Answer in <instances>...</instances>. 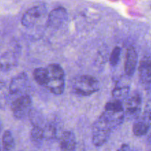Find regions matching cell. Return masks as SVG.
I'll list each match as a JSON object with an SVG mask.
<instances>
[{"instance_id":"7a4b0ae2","label":"cell","mask_w":151,"mask_h":151,"mask_svg":"<svg viewBox=\"0 0 151 151\" xmlns=\"http://www.w3.org/2000/svg\"><path fill=\"white\" fill-rule=\"evenodd\" d=\"M100 84L94 76L88 75H78L73 79L72 84V91L76 95L88 97L98 91Z\"/></svg>"},{"instance_id":"6da1fadb","label":"cell","mask_w":151,"mask_h":151,"mask_svg":"<svg viewBox=\"0 0 151 151\" xmlns=\"http://www.w3.org/2000/svg\"><path fill=\"white\" fill-rule=\"evenodd\" d=\"M47 78L45 88L55 95H60L65 89V73L58 63H52L47 66Z\"/></svg>"},{"instance_id":"9c48e42d","label":"cell","mask_w":151,"mask_h":151,"mask_svg":"<svg viewBox=\"0 0 151 151\" xmlns=\"http://www.w3.org/2000/svg\"><path fill=\"white\" fill-rule=\"evenodd\" d=\"M139 78L145 89H151V59L149 58H145L140 63Z\"/></svg>"},{"instance_id":"ba28073f","label":"cell","mask_w":151,"mask_h":151,"mask_svg":"<svg viewBox=\"0 0 151 151\" xmlns=\"http://www.w3.org/2000/svg\"><path fill=\"white\" fill-rule=\"evenodd\" d=\"M68 19V13L64 7L53 9L47 18V25L50 29L57 30L65 24Z\"/></svg>"},{"instance_id":"2e32d148","label":"cell","mask_w":151,"mask_h":151,"mask_svg":"<svg viewBox=\"0 0 151 151\" xmlns=\"http://www.w3.org/2000/svg\"><path fill=\"white\" fill-rule=\"evenodd\" d=\"M44 140H45L44 128H41L40 125H33L30 131V141L32 144L36 148H40L42 146Z\"/></svg>"},{"instance_id":"5b68a950","label":"cell","mask_w":151,"mask_h":151,"mask_svg":"<svg viewBox=\"0 0 151 151\" xmlns=\"http://www.w3.org/2000/svg\"><path fill=\"white\" fill-rule=\"evenodd\" d=\"M48 16L47 6L44 4L35 5L28 9L22 18V24L26 28H32Z\"/></svg>"},{"instance_id":"d6986e66","label":"cell","mask_w":151,"mask_h":151,"mask_svg":"<svg viewBox=\"0 0 151 151\" xmlns=\"http://www.w3.org/2000/svg\"><path fill=\"white\" fill-rule=\"evenodd\" d=\"M45 140H53L57 136V128L52 122H49L44 128Z\"/></svg>"},{"instance_id":"30bf717a","label":"cell","mask_w":151,"mask_h":151,"mask_svg":"<svg viewBox=\"0 0 151 151\" xmlns=\"http://www.w3.org/2000/svg\"><path fill=\"white\" fill-rule=\"evenodd\" d=\"M29 84L28 76L25 72H21L13 78L9 86V92L12 95L23 94Z\"/></svg>"},{"instance_id":"ffe728a7","label":"cell","mask_w":151,"mask_h":151,"mask_svg":"<svg viewBox=\"0 0 151 151\" xmlns=\"http://www.w3.org/2000/svg\"><path fill=\"white\" fill-rule=\"evenodd\" d=\"M120 55L121 48L119 47H115L114 48V50H112L111 53L110 58H109L110 64L112 66H116L119 63V59H120Z\"/></svg>"},{"instance_id":"e0dca14e","label":"cell","mask_w":151,"mask_h":151,"mask_svg":"<svg viewBox=\"0 0 151 151\" xmlns=\"http://www.w3.org/2000/svg\"><path fill=\"white\" fill-rule=\"evenodd\" d=\"M1 144L3 150L4 151H12L15 149L16 143L13 134L10 131H5L3 133L1 137Z\"/></svg>"},{"instance_id":"4fadbf2b","label":"cell","mask_w":151,"mask_h":151,"mask_svg":"<svg viewBox=\"0 0 151 151\" xmlns=\"http://www.w3.org/2000/svg\"><path fill=\"white\" fill-rule=\"evenodd\" d=\"M129 78L130 77L126 75V77L122 78V79L118 81L116 84V86L112 91V95H113L114 98L123 101L129 97L130 91H131V86H130V83L128 81Z\"/></svg>"},{"instance_id":"8fae6325","label":"cell","mask_w":151,"mask_h":151,"mask_svg":"<svg viewBox=\"0 0 151 151\" xmlns=\"http://www.w3.org/2000/svg\"><path fill=\"white\" fill-rule=\"evenodd\" d=\"M19 50L17 48L4 52L1 56V70L8 72L17 65Z\"/></svg>"},{"instance_id":"9a60e30c","label":"cell","mask_w":151,"mask_h":151,"mask_svg":"<svg viewBox=\"0 0 151 151\" xmlns=\"http://www.w3.org/2000/svg\"><path fill=\"white\" fill-rule=\"evenodd\" d=\"M59 145L61 150H75L77 145L75 134L72 131L63 132L59 139Z\"/></svg>"},{"instance_id":"7402d4cb","label":"cell","mask_w":151,"mask_h":151,"mask_svg":"<svg viewBox=\"0 0 151 151\" xmlns=\"http://www.w3.org/2000/svg\"><path fill=\"white\" fill-rule=\"evenodd\" d=\"M119 150H131V148H130L129 146L128 145H122V147H121V148L119 149Z\"/></svg>"},{"instance_id":"ac0fdd59","label":"cell","mask_w":151,"mask_h":151,"mask_svg":"<svg viewBox=\"0 0 151 151\" xmlns=\"http://www.w3.org/2000/svg\"><path fill=\"white\" fill-rule=\"evenodd\" d=\"M47 72H47V67L36 68L32 73L34 81L39 86L44 87L46 83H47Z\"/></svg>"},{"instance_id":"8992f818","label":"cell","mask_w":151,"mask_h":151,"mask_svg":"<svg viewBox=\"0 0 151 151\" xmlns=\"http://www.w3.org/2000/svg\"><path fill=\"white\" fill-rule=\"evenodd\" d=\"M32 109V98L29 94H20L11 103V111L16 119H25L30 114Z\"/></svg>"},{"instance_id":"3957f363","label":"cell","mask_w":151,"mask_h":151,"mask_svg":"<svg viewBox=\"0 0 151 151\" xmlns=\"http://www.w3.org/2000/svg\"><path fill=\"white\" fill-rule=\"evenodd\" d=\"M114 131L104 115L100 114L92 126V143L96 147H101L106 144Z\"/></svg>"},{"instance_id":"44dd1931","label":"cell","mask_w":151,"mask_h":151,"mask_svg":"<svg viewBox=\"0 0 151 151\" xmlns=\"http://www.w3.org/2000/svg\"><path fill=\"white\" fill-rule=\"evenodd\" d=\"M143 114L146 116V117L148 119V120L150 121V125H151V100H149L147 103H146V106L145 107L144 112H143ZM150 134H149V139L151 140V128L150 130Z\"/></svg>"},{"instance_id":"277c9868","label":"cell","mask_w":151,"mask_h":151,"mask_svg":"<svg viewBox=\"0 0 151 151\" xmlns=\"http://www.w3.org/2000/svg\"><path fill=\"white\" fill-rule=\"evenodd\" d=\"M102 114L115 131L122 125L125 117V107L122 104V101L114 99L109 102L106 103Z\"/></svg>"},{"instance_id":"52a82bcc","label":"cell","mask_w":151,"mask_h":151,"mask_svg":"<svg viewBox=\"0 0 151 151\" xmlns=\"http://www.w3.org/2000/svg\"><path fill=\"white\" fill-rule=\"evenodd\" d=\"M141 94L138 91H134L125 100V117L128 119H136L139 116L142 111Z\"/></svg>"},{"instance_id":"5bb4252c","label":"cell","mask_w":151,"mask_h":151,"mask_svg":"<svg viewBox=\"0 0 151 151\" xmlns=\"http://www.w3.org/2000/svg\"><path fill=\"white\" fill-rule=\"evenodd\" d=\"M151 128L150 122L147 117L142 114L141 116H139L135 119L133 125V133L137 137L147 135Z\"/></svg>"},{"instance_id":"7c38bea8","label":"cell","mask_w":151,"mask_h":151,"mask_svg":"<svg viewBox=\"0 0 151 151\" xmlns=\"http://www.w3.org/2000/svg\"><path fill=\"white\" fill-rule=\"evenodd\" d=\"M138 63V53L135 47L130 46L127 49L125 62V72L128 77H132L135 73Z\"/></svg>"}]
</instances>
